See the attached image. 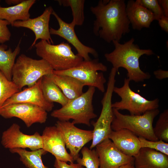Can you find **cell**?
Listing matches in <instances>:
<instances>
[{
    "label": "cell",
    "instance_id": "6da1fadb",
    "mask_svg": "<svg viewBox=\"0 0 168 168\" xmlns=\"http://www.w3.org/2000/svg\"><path fill=\"white\" fill-rule=\"evenodd\" d=\"M126 6L124 0H100L96 6H91V11L96 17L94 34L108 43L120 42L130 31Z\"/></svg>",
    "mask_w": 168,
    "mask_h": 168
},
{
    "label": "cell",
    "instance_id": "7a4b0ae2",
    "mask_svg": "<svg viewBox=\"0 0 168 168\" xmlns=\"http://www.w3.org/2000/svg\"><path fill=\"white\" fill-rule=\"evenodd\" d=\"M134 39L121 44L120 42L112 41L114 47V50L105 53L104 56L107 61L112 65L113 68L117 71L120 68L127 71V78L130 81L136 82H142L151 77L148 72H145L140 68L139 59L143 55L150 56L154 54L151 49H141L138 45L134 44Z\"/></svg>",
    "mask_w": 168,
    "mask_h": 168
},
{
    "label": "cell",
    "instance_id": "1f68e13d",
    "mask_svg": "<svg viewBox=\"0 0 168 168\" xmlns=\"http://www.w3.org/2000/svg\"><path fill=\"white\" fill-rule=\"evenodd\" d=\"M10 23L7 21L0 19V43L9 41L11 35L7 26Z\"/></svg>",
    "mask_w": 168,
    "mask_h": 168
},
{
    "label": "cell",
    "instance_id": "4fadbf2b",
    "mask_svg": "<svg viewBox=\"0 0 168 168\" xmlns=\"http://www.w3.org/2000/svg\"><path fill=\"white\" fill-rule=\"evenodd\" d=\"M95 147L99 160V168H117L128 164H134V157L123 153L109 138Z\"/></svg>",
    "mask_w": 168,
    "mask_h": 168
},
{
    "label": "cell",
    "instance_id": "f1b7e54d",
    "mask_svg": "<svg viewBox=\"0 0 168 168\" xmlns=\"http://www.w3.org/2000/svg\"><path fill=\"white\" fill-rule=\"evenodd\" d=\"M153 130L155 135L159 140L168 142V109L165 110L160 114Z\"/></svg>",
    "mask_w": 168,
    "mask_h": 168
},
{
    "label": "cell",
    "instance_id": "603a6c76",
    "mask_svg": "<svg viewBox=\"0 0 168 168\" xmlns=\"http://www.w3.org/2000/svg\"><path fill=\"white\" fill-rule=\"evenodd\" d=\"M40 86L44 97L48 102L57 103L63 106L69 101L50 75L44 76L41 78Z\"/></svg>",
    "mask_w": 168,
    "mask_h": 168
},
{
    "label": "cell",
    "instance_id": "e575fe53",
    "mask_svg": "<svg viewBox=\"0 0 168 168\" xmlns=\"http://www.w3.org/2000/svg\"><path fill=\"white\" fill-rule=\"evenodd\" d=\"M153 74L156 78L160 80H161L168 77V71L159 69L153 72Z\"/></svg>",
    "mask_w": 168,
    "mask_h": 168
},
{
    "label": "cell",
    "instance_id": "d4e9b609",
    "mask_svg": "<svg viewBox=\"0 0 168 168\" xmlns=\"http://www.w3.org/2000/svg\"><path fill=\"white\" fill-rule=\"evenodd\" d=\"M9 150L12 153L18 154L20 156V160L28 168H48L42 161V156L47 153L43 149L30 151L22 148Z\"/></svg>",
    "mask_w": 168,
    "mask_h": 168
},
{
    "label": "cell",
    "instance_id": "74e56055",
    "mask_svg": "<svg viewBox=\"0 0 168 168\" xmlns=\"http://www.w3.org/2000/svg\"><path fill=\"white\" fill-rule=\"evenodd\" d=\"M117 168H135L133 164H128Z\"/></svg>",
    "mask_w": 168,
    "mask_h": 168
},
{
    "label": "cell",
    "instance_id": "8992f818",
    "mask_svg": "<svg viewBox=\"0 0 168 168\" xmlns=\"http://www.w3.org/2000/svg\"><path fill=\"white\" fill-rule=\"evenodd\" d=\"M35 46L37 55L48 62L54 70H68L83 60L77 54L73 53L68 43L63 42L54 45L41 40Z\"/></svg>",
    "mask_w": 168,
    "mask_h": 168
},
{
    "label": "cell",
    "instance_id": "ffe728a7",
    "mask_svg": "<svg viewBox=\"0 0 168 168\" xmlns=\"http://www.w3.org/2000/svg\"><path fill=\"white\" fill-rule=\"evenodd\" d=\"M134 158L135 168H168V156L153 149L141 148Z\"/></svg>",
    "mask_w": 168,
    "mask_h": 168
},
{
    "label": "cell",
    "instance_id": "836d02e7",
    "mask_svg": "<svg viewBox=\"0 0 168 168\" xmlns=\"http://www.w3.org/2000/svg\"><path fill=\"white\" fill-rule=\"evenodd\" d=\"M161 29L166 33L168 32V17L163 16L157 20Z\"/></svg>",
    "mask_w": 168,
    "mask_h": 168
},
{
    "label": "cell",
    "instance_id": "277c9868",
    "mask_svg": "<svg viewBox=\"0 0 168 168\" xmlns=\"http://www.w3.org/2000/svg\"><path fill=\"white\" fill-rule=\"evenodd\" d=\"M49 64L41 59H33L22 54L17 58L12 69V81L20 90L34 85L41 77L53 73Z\"/></svg>",
    "mask_w": 168,
    "mask_h": 168
},
{
    "label": "cell",
    "instance_id": "52a82bcc",
    "mask_svg": "<svg viewBox=\"0 0 168 168\" xmlns=\"http://www.w3.org/2000/svg\"><path fill=\"white\" fill-rule=\"evenodd\" d=\"M117 71L112 68L110 73L106 92L101 100L102 109L100 115L93 126L92 142L90 149H92L108 137L112 130L111 124L114 115L112 107V99L116 82Z\"/></svg>",
    "mask_w": 168,
    "mask_h": 168
},
{
    "label": "cell",
    "instance_id": "d590c367",
    "mask_svg": "<svg viewBox=\"0 0 168 168\" xmlns=\"http://www.w3.org/2000/svg\"><path fill=\"white\" fill-rule=\"evenodd\" d=\"M158 2L164 16L168 17V0H158Z\"/></svg>",
    "mask_w": 168,
    "mask_h": 168
},
{
    "label": "cell",
    "instance_id": "d6986e66",
    "mask_svg": "<svg viewBox=\"0 0 168 168\" xmlns=\"http://www.w3.org/2000/svg\"><path fill=\"white\" fill-rule=\"evenodd\" d=\"M126 12L134 30L140 31L143 28H149L152 22L155 20L153 14L140 4L137 0L128 1Z\"/></svg>",
    "mask_w": 168,
    "mask_h": 168
},
{
    "label": "cell",
    "instance_id": "9c48e42d",
    "mask_svg": "<svg viewBox=\"0 0 168 168\" xmlns=\"http://www.w3.org/2000/svg\"><path fill=\"white\" fill-rule=\"evenodd\" d=\"M130 81L125 78L123 86H115L113 92L121 99L120 101L112 103V107L118 110H126L131 115H139L146 112L158 109L159 100L157 98L149 100L133 91L130 87Z\"/></svg>",
    "mask_w": 168,
    "mask_h": 168
},
{
    "label": "cell",
    "instance_id": "4dcf8cb0",
    "mask_svg": "<svg viewBox=\"0 0 168 168\" xmlns=\"http://www.w3.org/2000/svg\"><path fill=\"white\" fill-rule=\"evenodd\" d=\"M142 6L154 15L155 20H158L164 16L163 11L157 0H137Z\"/></svg>",
    "mask_w": 168,
    "mask_h": 168
},
{
    "label": "cell",
    "instance_id": "4316f807",
    "mask_svg": "<svg viewBox=\"0 0 168 168\" xmlns=\"http://www.w3.org/2000/svg\"><path fill=\"white\" fill-rule=\"evenodd\" d=\"M21 91L12 81L8 80L0 71V108L8 99Z\"/></svg>",
    "mask_w": 168,
    "mask_h": 168
},
{
    "label": "cell",
    "instance_id": "ba28073f",
    "mask_svg": "<svg viewBox=\"0 0 168 168\" xmlns=\"http://www.w3.org/2000/svg\"><path fill=\"white\" fill-rule=\"evenodd\" d=\"M106 66L99 61L97 58L83 60L76 66L68 70L53 71L57 75H67L77 79L85 86L98 89L102 92L105 91V84L106 80L103 72L107 71Z\"/></svg>",
    "mask_w": 168,
    "mask_h": 168
},
{
    "label": "cell",
    "instance_id": "9a60e30c",
    "mask_svg": "<svg viewBox=\"0 0 168 168\" xmlns=\"http://www.w3.org/2000/svg\"><path fill=\"white\" fill-rule=\"evenodd\" d=\"M42 149L53 155L55 159L65 162H74L72 157L67 151L63 136L55 126L45 127L42 135Z\"/></svg>",
    "mask_w": 168,
    "mask_h": 168
},
{
    "label": "cell",
    "instance_id": "e0dca14e",
    "mask_svg": "<svg viewBox=\"0 0 168 168\" xmlns=\"http://www.w3.org/2000/svg\"><path fill=\"white\" fill-rule=\"evenodd\" d=\"M41 78L32 86L15 94L4 103L2 107L15 103H27L40 106L47 112L51 111L54 105L44 98L41 87Z\"/></svg>",
    "mask_w": 168,
    "mask_h": 168
},
{
    "label": "cell",
    "instance_id": "83f0119b",
    "mask_svg": "<svg viewBox=\"0 0 168 168\" xmlns=\"http://www.w3.org/2000/svg\"><path fill=\"white\" fill-rule=\"evenodd\" d=\"M81 151L82 157L76 160L77 163L86 168H99V158L95 149L84 147Z\"/></svg>",
    "mask_w": 168,
    "mask_h": 168
},
{
    "label": "cell",
    "instance_id": "cb8c5ba5",
    "mask_svg": "<svg viewBox=\"0 0 168 168\" xmlns=\"http://www.w3.org/2000/svg\"><path fill=\"white\" fill-rule=\"evenodd\" d=\"M21 41V39L14 51L10 48L6 50L7 45H0V71L10 81H12V68L16 58L20 51Z\"/></svg>",
    "mask_w": 168,
    "mask_h": 168
},
{
    "label": "cell",
    "instance_id": "f546056e",
    "mask_svg": "<svg viewBox=\"0 0 168 168\" xmlns=\"http://www.w3.org/2000/svg\"><path fill=\"white\" fill-rule=\"evenodd\" d=\"M141 148H147L161 152L168 156V143L161 140L152 141L138 137Z\"/></svg>",
    "mask_w": 168,
    "mask_h": 168
},
{
    "label": "cell",
    "instance_id": "2e32d148",
    "mask_svg": "<svg viewBox=\"0 0 168 168\" xmlns=\"http://www.w3.org/2000/svg\"><path fill=\"white\" fill-rule=\"evenodd\" d=\"M51 6L46 8L40 16L34 18H29L24 21H17L15 22L12 26L16 27H23L28 28L34 33L35 38L30 49L35 45L37 40L40 39L53 44L49 28V22L50 16L53 11Z\"/></svg>",
    "mask_w": 168,
    "mask_h": 168
},
{
    "label": "cell",
    "instance_id": "8fae6325",
    "mask_svg": "<svg viewBox=\"0 0 168 168\" xmlns=\"http://www.w3.org/2000/svg\"><path fill=\"white\" fill-rule=\"evenodd\" d=\"M0 116L5 119L19 118L28 128L36 123H44L47 119L46 110L37 105L27 103H15L2 107Z\"/></svg>",
    "mask_w": 168,
    "mask_h": 168
},
{
    "label": "cell",
    "instance_id": "7c38bea8",
    "mask_svg": "<svg viewBox=\"0 0 168 168\" xmlns=\"http://www.w3.org/2000/svg\"><path fill=\"white\" fill-rule=\"evenodd\" d=\"M1 143L3 147L9 150L15 148H29L31 151L42 149V135L38 132L27 135L20 130V126L13 124L2 133Z\"/></svg>",
    "mask_w": 168,
    "mask_h": 168
},
{
    "label": "cell",
    "instance_id": "30bf717a",
    "mask_svg": "<svg viewBox=\"0 0 168 168\" xmlns=\"http://www.w3.org/2000/svg\"><path fill=\"white\" fill-rule=\"evenodd\" d=\"M55 126L62 133L66 147L74 161L79 157V152L84 145L92 140V130H85L76 127L72 122L58 120Z\"/></svg>",
    "mask_w": 168,
    "mask_h": 168
},
{
    "label": "cell",
    "instance_id": "484cf974",
    "mask_svg": "<svg viewBox=\"0 0 168 168\" xmlns=\"http://www.w3.org/2000/svg\"><path fill=\"white\" fill-rule=\"evenodd\" d=\"M56 1L60 5L70 7L73 19L72 21L75 26H82L85 19L84 0H58Z\"/></svg>",
    "mask_w": 168,
    "mask_h": 168
},
{
    "label": "cell",
    "instance_id": "f35d334b",
    "mask_svg": "<svg viewBox=\"0 0 168 168\" xmlns=\"http://www.w3.org/2000/svg\"><path fill=\"white\" fill-rule=\"evenodd\" d=\"M1 2V1L0 0V2Z\"/></svg>",
    "mask_w": 168,
    "mask_h": 168
},
{
    "label": "cell",
    "instance_id": "5bb4252c",
    "mask_svg": "<svg viewBox=\"0 0 168 168\" xmlns=\"http://www.w3.org/2000/svg\"><path fill=\"white\" fill-rule=\"evenodd\" d=\"M52 14L57 20L59 28L57 30L50 28L49 29L50 34L58 35L67 41L74 47L77 54L84 60H88L91 59L89 54L96 58L98 57V53L94 49L85 45L79 40L75 31L74 28L76 26L72 22L70 23L65 22L54 10Z\"/></svg>",
    "mask_w": 168,
    "mask_h": 168
},
{
    "label": "cell",
    "instance_id": "7402d4cb",
    "mask_svg": "<svg viewBox=\"0 0 168 168\" xmlns=\"http://www.w3.org/2000/svg\"><path fill=\"white\" fill-rule=\"evenodd\" d=\"M50 76L68 100L74 99L83 93V89L85 86L75 78L69 76L54 73Z\"/></svg>",
    "mask_w": 168,
    "mask_h": 168
},
{
    "label": "cell",
    "instance_id": "3957f363",
    "mask_svg": "<svg viewBox=\"0 0 168 168\" xmlns=\"http://www.w3.org/2000/svg\"><path fill=\"white\" fill-rule=\"evenodd\" d=\"M95 88L89 86L87 91L79 97L69 100L59 109L54 110L51 116L59 120L68 121L72 119L74 124H83L90 126L91 120L96 118L92 100Z\"/></svg>",
    "mask_w": 168,
    "mask_h": 168
},
{
    "label": "cell",
    "instance_id": "8d00e7d4",
    "mask_svg": "<svg viewBox=\"0 0 168 168\" xmlns=\"http://www.w3.org/2000/svg\"><path fill=\"white\" fill-rule=\"evenodd\" d=\"M23 1L22 0H6L5 2L8 5L14 4L15 5L21 3Z\"/></svg>",
    "mask_w": 168,
    "mask_h": 168
},
{
    "label": "cell",
    "instance_id": "5b68a950",
    "mask_svg": "<svg viewBox=\"0 0 168 168\" xmlns=\"http://www.w3.org/2000/svg\"><path fill=\"white\" fill-rule=\"evenodd\" d=\"M113 110L114 117L111 124L112 130L126 129L147 140H159L154 134L153 126L154 120L160 112L158 109L139 115L124 114L115 109Z\"/></svg>",
    "mask_w": 168,
    "mask_h": 168
},
{
    "label": "cell",
    "instance_id": "44dd1931",
    "mask_svg": "<svg viewBox=\"0 0 168 168\" xmlns=\"http://www.w3.org/2000/svg\"><path fill=\"white\" fill-rule=\"evenodd\" d=\"M35 0H23L13 6L2 7L0 5V19L8 21L12 26L16 21H24L30 18L29 10Z\"/></svg>",
    "mask_w": 168,
    "mask_h": 168
},
{
    "label": "cell",
    "instance_id": "ac0fdd59",
    "mask_svg": "<svg viewBox=\"0 0 168 168\" xmlns=\"http://www.w3.org/2000/svg\"><path fill=\"white\" fill-rule=\"evenodd\" d=\"M108 138L121 152L129 156L134 157L141 148L138 137L127 129L112 130Z\"/></svg>",
    "mask_w": 168,
    "mask_h": 168
},
{
    "label": "cell",
    "instance_id": "d6a6232c",
    "mask_svg": "<svg viewBox=\"0 0 168 168\" xmlns=\"http://www.w3.org/2000/svg\"><path fill=\"white\" fill-rule=\"evenodd\" d=\"M54 167L55 168H84V167L78 163L74 162L68 164L67 162L55 159Z\"/></svg>",
    "mask_w": 168,
    "mask_h": 168
}]
</instances>
